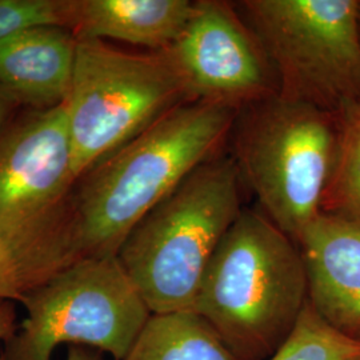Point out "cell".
<instances>
[{"label":"cell","mask_w":360,"mask_h":360,"mask_svg":"<svg viewBox=\"0 0 360 360\" xmlns=\"http://www.w3.org/2000/svg\"><path fill=\"white\" fill-rule=\"evenodd\" d=\"M238 114L218 104H178L77 180L72 210L83 257H117L135 226L219 154Z\"/></svg>","instance_id":"cell-1"},{"label":"cell","mask_w":360,"mask_h":360,"mask_svg":"<svg viewBox=\"0 0 360 360\" xmlns=\"http://www.w3.org/2000/svg\"><path fill=\"white\" fill-rule=\"evenodd\" d=\"M309 302L295 240L266 215L242 210L210 260L193 304L243 360H267Z\"/></svg>","instance_id":"cell-2"},{"label":"cell","mask_w":360,"mask_h":360,"mask_svg":"<svg viewBox=\"0 0 360 360\" xmlns=\"http://www.w3.org/2000/svg\"><path fill=\"white\" fill-rule=\"evenodd\" d=\"M232 156L195 168L129 232L117 252L151 314L193 311L220 240L242 212Z\"/></svg>","instance_id":"cell-3"},{"label":"cell","mask_w":360,"mask_h":360,"mask_svg":"<svg viewBox=\"0 0 360 360\" xmlns=\"http://www.w3.org/2000/svg\"><path fill=\"white\" fill-rule=\"evenodd\" d=\"M232 159L266 217L292 240L322 212L339 115L275 94L239 111Z\"/></svg>","instance_id":"cell-4"},{"label":"cell","mask_w":360,"mask_h":360,"mask_svg":"<svg viewBox=\"0 0 360 360\" xmlns=\"http://www.w3.org/2000/svg\"><path fill=\"white\" fill-rule=\"evenodd\" d=\"M278 79V94L339 115L360 99V1L245 0L235 6Z\"/></svg>","instance_id":"cell-5"},{"label":"cell","mask_w":360,"mask_h":360,"mask_svg":"<svg viewBox=\"0 0 360 360\" xmlns=\"http://www.w3.org/2000/svg\"><path fill=\"white\" fill-rule=\"evenodd\" d=\"M22 303L27 316L4 342V360H51L62 343L124 360L153 315L117 257H82Z\"/></svg>","instance_id":"cell-6"},{"label":"cell","mask_w":360,"mask_h":360,"mask_svg":"<svg viewBox=\"0 0 360 360\" xmlns=\"http://www.w3.org/2000/svg\"><path fill=\"white\" fill-rule=\"evenodd\" d=\"M184 102L179 79L163 52L132 53L103 40L77 38L65 102L77 179Z\"/></svg>","instance_id":"cell-7"},{"label":"cell","mask_w":360,"mask_h":360,"mask_svg":"<svg viewBox=\"0 0 360 360\" xmlns=\"http://www.w3.org/2000/svg\"><path fill=\"white\" fill-rule=\"evenodd\" d=\"M77 183L65 103L34 110L1 129L0 232L77 236Z\"/></svg>","instance_id":"cell-8"},{"label":"cell","mask_w":360,"mask_h":360,"mask_svg":"<svg viewBox=\"0 0 360 360\" xmlns=\"http://www.w3.org/2000/svg\"><path fill=\"white\" fill-rule=\"evenodd\" d=\"M160 52L179 79L187 102L240 111L279 91L266 52L227 1H195L179 38Z\"/></svg>","instance_id":"cell-9"},{"label":"cell","mask_w":360,"mask_h":360,"mask_svg":"<svg viewBox=\"0 0 360 360\" xmlns=\"http://www.w3.org/2000/svg\"><path fill=\"white\" fill-rule=\"evenodd\" d=\"M309 300L321 316L351 334L360 330V224L321 212L299 235Z\"/></svg>","instance_id":"cell-10"},{"label":"cell","mask_w":360,"mask_h":360,"mask_svg":"<svg viewBox=\"0 0 360 360\" xmlns=\"http://www.w3.org/2000/svg\"><path fill=\"white\" fill-rule=\"evenodd\" d=\"M77 47L71 28L52 25L27 27L0 39V87L34 110L65 103Z\"/></svg>","instance_id":"cell-11"},{"label":"cell","mask_w":360,"mask_h":360,"mask_svg":"<svg viewBox=\"0 0 360 360\" xmlns=\"http://www.w3.org/2000/svg\"><path fill=\"white\" fill-rule=\"evenodd\" d=\"M190 0H75L77 38L111 39L160 52L179 38L193 11Z\"/></svg>","instance_id":"cell-12"},{"label":"cell","mask_w":360,"mask_h":360,"mask_svg":"<svg viewBox=\"0 0 360 360\" xmlns=\"http://www.w3.org/2000/svg\"><path fill=\"white\" fill-rule=\"evenodd\" d=\"M75 236L31 238L0 232V302L28 294L79 259Z\"/></svg>","instance_id":"cell-13"},{"label":"cell","mask_w":360,"mask_h":360,"mask_svg":"<svg viewBox=\"0 0 360 360\" xmlns=\"http://www.w3.org/2000/svg\"><path fill=\"white\" fill-rule=\"evenodd\" d=\"M124 360H243L196 312L153 314Z\"/></svg>","instance_id":"cell-14"},{"label":"cell","mask_w":360,"mask_h":360,"mask_svg":"<svg viewBox=\"0 0 360 360\" xmlns=\"http://www.w3.org/2000/svg\"><path fill=\"white\" fill-rule=\"evenodd\" d=\"M322 212L360 224V99L339 114L336 158Z\"/></svg>","instance_id":"cell-15"},{"label":"cell","mask_w":360,"mask_h":360,"mask_svg":"<svg viewBox=\"0 0 360 360\" xmlns=\"http://www.w3.org/2000/svg\"><path fill=\"white\" fill-rule=\"evenodd\" d=\"M267 360H360V339L327 322L309 300L292 331Z\"/></svg>","instance_id":"cell-16"},{"label":"cell","mask_w":360,"mask_h":360,"mask_svg":"<svg viewBox=\"0 0 360 360\" xmlns=\"http://www.w3.org/2000/svg\"><path fill=\"white\" fill-rule=\"evenodd\" d=\"M75 0H0V39L27 27L63 26L72 30Z\"/></svg>","instance_id":"cell-17"},{"label":"cell","mask_w":360,"mask_h":360,"mask_svg":"<svg viewBox=\"0 0 360 360\" xmlns=\"http://www.w3.org/2000/svg\"><path fill=\"white\" fill-rule=\"evenodd\" d=\"M16 312L11 302H0V340H7L16 330Z\"/></svg>","instance_id":"cell-18"},{"label":"cell","mask_w":360,"mask_h":360,"mask_svg":"<svg viewBox=\"0 0 360 360\" xmlns=\"http://www.w3.org/2000/svg\"><path fill=\"white\" fill-rule=\"evenodd\" d=\"M19 103L0 87V132L8 124V117Z\"/></svg>","instance_id":"cell-19"},{"label":"cell","mask_w":360,"mask_h":360,"mask_svg":"<svg viewBox=\"0 0 360 360\" xmlns=\"http://www.w3.org/2000/svg\"><path fill=\"white\" fill-rule=\"evenodd\" d=\"M67 360H102L101 354L79 346H70Z\"/></svg>","instance_id":"cell-20"},{"label":"cell","mask_w":360,"mask_h":360,"mask_svg":"<svg viewBox=\"0 0 360 360\" xmlns=\"http://www.w3.org/2000/svg\"><path fill=\"white\" fill-rule=\"evenodd\" d=\"M0 360H4V358H3V354L0 352Z\"/></svg>","instance_id":"cell-21"}]
</instances>
